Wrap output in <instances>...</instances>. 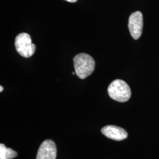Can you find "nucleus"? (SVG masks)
I'll return each instance as SVG.
<instances>
[{
    "mask_svg": "<svg viewBox=\"0 0 159 159\" xmlns=\"http://www.w3.org/2000/svg\"><path fill=\"white\" fill-rule=\"evenodd\" d=\"M73 61L75 72L80 79H85L94 70L95 61L89 54H78L74 57Z\"/></svg>",
    "mask_w": 159,
    "mask_h": 159,
    "instance_id": "nucleus-1",
    "label": "nucleus"
},
{
    "mask_svg": "<svg viewBox=\"0 0 159 159\" xmlns=\"http://www.w3.org/2000/svg\"><path fill=\"white\" fill-rule=\"evenodd\" d=\"M107 91L110 98L118 102H127L131 95L129 85L122 80H114L108 86Z\"/></svg>",
    "mask_w": 159,
    "mask_h": 159,
    "instance_id": "nucleus-2",
    "label": "nucleus"
},
{
    "mask_svg": "<svg viewBox=\"0 0 159 159\" xmlns=\"http://www.w3.org/2000/svg\"><path fill=\"white\" fill-rule=\"evenodd\" d=\"M15 46L20 55L25 58L31 57L35 51V45L32 43L31 37L27 33L18 34L16 38Z\"/></svg>",
    "mask_w": 159,
    "mask_h": 159,
    "instance_id": "nucleus-3",
    "label": "nucleus"
},
{
    "mask_svg": "<svg viewBox=\"0 0 159 159\" xmlns=\"http://www.w3.org/2000/svg\"><path fill=\"white\" fill-rule=\"evenodd\" d=\"M128 27L132 37L138 40L142 34L143 28V17L141 12L136 11L131 14Z\"/></svg>",
    "mask_w": 159,
    "mask_h": 159,
    "instance_id": "nucleus-4",
    "label": "nucleus"
},
{
    "mask_svg": "<svg viewBox=\"0 0 159 159\" xmlns=\"http://www.w3.org/2000/svg\"><path fill=\"white\" fill-rule=\"evenodd\" d=\"M56 144L51 140H46L40 145L36 159H56Z\"/></svg>",
    "mask_w": 159,
    "mask_h": 159,
    "instance_id": "nucleus-5",
    "label": "nucleus"
},
{
    "mask_svg": "<svg viewBox=\"0 0 159 159\" xmlns=\"http://www.w3.org/2000/svg\"><path fill=\"white\" fill-rule=\"evenodd\" d=\"M102 133L105 136L116 141L123 140L128 136L125 129L116 125H106L102 129Z\"/></svg>",
    "mask_w": 159,
    "mask_h": 159,
    "instance_id": "nucleus-6",
    "label": "nucleus"
},
{
    "mask_svg": "<svg viewBox=\"0 0 159 159\" xmlns=\"http://www.w3.org/2000/svg\"><path fill=\"white\" fill-rule=\"evenodd\" d=\"M17 156V153L10 148L6 147L3 144H0V159H12Z\"/></svg>",
    "mask_w": 159,
    "mask_h": 159,
    "instance_id": "nucleus-7",
    "label": "nucleus"
},
{
    "mask_svg": "<svg viewBox=\"0 0 159 159\" xmlns=\"http://www.w3.org/2000/svg\"><path fill=\"white\" fill-rule=\"evenodd\" d=\"M65 1H67L69 2H75L77 0H65Z\"/></svg>",
    "mask_w": 159,
    "mask_h": 159,
    "instance_id": "nucleus-8",
    "label": "nucleus"
},
{
    "mask_svg": "<svg viewBox=\"0 0 159 159\" xmlns=\"http://www.w3.org/2000/svg\"><path fill=\"white\" fill-rule=\"evenodd\" d=\"M3 90H4L3 87H2V86L1 85V86H0V92H2V91H3Z\"/></svg>",
    "mask_w": 159,
    "mask_h": 159,
    "instance_id": "nucleus-9",
    "label": "nucleus"
}]
</instances>
